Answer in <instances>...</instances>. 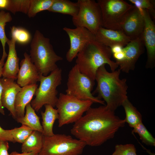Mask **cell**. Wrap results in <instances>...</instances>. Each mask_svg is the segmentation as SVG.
<instances>
[{
	"instance_id": "31",
	"label": "cell",
	"mask_w": 155,
	"mask_h": 155,
	"mask_svg": "<svg viewBox=\"0 0 155 155\" xmlns=\"http://www.w3.org/2000/svg\"><path fill=\"white\" fill-rule=\"evenodd\" d=\"M136 7L142 11L143 9L148 10L155 18V1L152 0H129Z\"/></svg>"
},
{
	"instance_id": "24",
	"label": "cell",
	"mask_w": 155,
	"mask_h": 155,
	"mask_svg": "<svg viewBox=\"0 0 155 155\" xmlns=\"http://www.w3.org/2000/svg\"><path fill=\"white\" fill-rule=\"evenodd\" d=\"M124 109L126 117L125 119L129 126L134 128L142 122V116L140 112L132 104L128 98L125 100L122 104Z\"/></svg>"
},
{
	"instance_id": "9",
	"label": "cell",
	"mask_w": 155,
	"mask_h": 155,
	"mask_svg": "<svg viewBox=\"0 0 155 155\" xmlns=\"http://www.w3.org/2000/svg\"><path fill=\"white\" fill-rule=\"evenodd\" d=\"M94 81L81 73L75 65L69 72L66 94L81 100H90L93 103L104 104V102L94 96L91 91Z\"/></svg>"
},
{
	"instance_id": "35",
	"label": "cell",
	"mask_w": 155,
	"mask_h": 155,
	"mask_svg": "<svg viewBox=\"0 0 155 155\" xmlns=\"http://www.w3.org/2000/svg\"><path fill=\"white\" fill-rule=\"evenodd\" d=\"M114 58L116 60V62H119L122 61L125 57L124 52L123 51L120 52L113 54Z\"/></svg>"
},
{
	"instance_id": "29",
	"label": "cell",
	"mask_w": 155,
	"mask_h": 155,
	"mask_svg": "<svg viewBox=\"0 0 155 155\" xmlns=\"http://www.w3.org/2000/svg\"><path fill=\"white\" fill-rule=\"evenodd\" d=\"M11 135L15 142L22 144L33 131L28 127L24 125L19 127L10 130Z\"/></svg>"
},
{
	"instance_id": "23",
	"label": "cell",
	"mask_w": 155,
	"mask_h": 155,
	"mask_svg": "<svg viewBox=\"0 0 155 155\" xmlns=\"http://www.w3.org/2000/svg\"><path fill=\"white\" fill-rule=\"evenodd\" d=\"M43 137L42 133L33 131L22 143L21 148L22 152L36 151L39 153L42 146Z\"/></svg>"
},
{
	"instance_id": "38",
	"label": "cell",
	"mask_w": 155,
	"mask_h": 155,
	"mask_svg": "<svg viewBox=\"0 0 155 155\" xmlns=\"http://www.w3.org/2000/svg\"><path fill=\"white\" fill-rule=\"evenodd\" d=\"M2 86L1 80V78H0V113L3 115H5V111L4 110L3 107V106L1 102V98L2 91Z\"/></svg>"
},
{
	"instance_id": "25",
	"label": "cell",
	"mask_w": 155,
	"mask_h": 155,
	"mask_svg": "<svg viewBox=\"0 0 155 155\" xmlns=\"http://www.w3.org/2000/svg\"><path fill=\"white\" fill-rule=\"evenodd\" d=\"M55 0H31L30 7L27 14L30 18H33L38 12L48 10Z\"/></svg>"
},
{
	"instance_id": "16",
	"label": "cell",
	"mask_w": 155,
	"mask_h": 155,
	"mask_svg": "<svg viewBox=\"0 0 155 155\" xmlns=\"http://www.w3.org/2000/svg\"><path fill=\"white\" fill-rule=\"evenodd\" d=\"M15 80L11 78H1L3 88L1 102L3 106L9 111L10 115L16 120L17 116L14 107L15 101L17 94L22 90V87Z\"/></svg>"
},
{
	"instance_id": "36",
	"label": "cell",
	"mask_w": 155,
	"mask_h": 155,
	"mask_svg": "<svg viewBox=\"0 0 155 155\" xmlns=\"http://www.w3.org/2000/svg\"><path fill=\"white\" fill-rule=\"evenodd\" d=\"M123 47L119 45H114L110 48L112 54L118 53L123 51Z\"/></svg>"
},
{
	"instance_id": "3",
	"label": "cell",
	"mask_w": 155,
	"mask_h": 155,
	"mask_svg": "<svg viewBox=\"0 0 155 155\" xmlns=\"http://www.w3.org/2000/svg\"><path fill=\"white\" fill-rule=\"evenodd\" d=\"M112 54L109 47L93 40L78 54L75 65L81 73L94 81L96 72L102 65H108L111 71L119 67L116 62L111 59Z\"/></svg>"
},
{
	"instance_id": "18",
	"label": "cell",
	"mask_w": 155,
	"mask_h": 155,
	"mask_svg": "<svg viewBox=\"0 0 155 155\" xmlns=\"http://www.w3.org/2000/svg\"><path fill=\"white\" fill-rule=\"evenodd\" d=\"M16 41L11 38L9 39L7 43L9 47V52L6 61L4 63L3 69L2 76L5 78L16 80L19 69V59L16 49Z\"/></svg>"
},
{
	"instance_id": "11",
	"label": "cell",
	"mask_w": 155,
	"mask_h": 155,
	"mask_svg": "<svg viewBox=\"0 0 155 155\" xmlns=\"http://www.w3.org/2000/svg\"><path fill=\"white\" fill-rule=\"evenodd\" d=\"M63 30L69 37L70 48L66 55L67 60L72 62L78 53L90 41L96 39L94 34L87 29L80 27L75 28L64 27Z\"/></svg>"
},
{
	"instance_id": "17",
	"label": "cell",
	"mask_w": 155,
	"mask_h": 155,
	"mask_svg": "<svg viewBox=\"0 0 155 155\" xmlns=\"http://www.w3.org/2000/svg\"><path fill=\"white\" fill-rule=\"evenodd\" d=\"M96 40L101 44L110 48L115 45L123 47L131 40L121 30H115L100 27L95 35Z\"/></svg>"
},
{
	"instance_id": "40",
	"label": "cell",
	"mask_w": 155,
	"mask_h": 155,
	"mask_svg": "<svg viewBox=\"0 0 155 155\" xmlns=\"http://www.w3.org/2000/svg\"><path fill=\"white\" fill-rule=\"evenodd\" d=\"M9 2V0H0V8L6 9Z\"/></svg>"
},
{
	"instance_id": "20",
	"label": "cell",
	"mask_w": 155,
	"mask_h": 155,
	"mask_svg": "<svg viewBox=\"0 0 155 155\" xmlns=\"http://www.w3.org/2000/svg\"><path fill=\"white\" fill-rule=\"evenodd\" d=\"M44 106V111L41 112L43 129L42 134L44 136H51L55 134L53 127L55 120L58 119V114L57 109L52 106L46 104Z\"/></svg>"
},
{
	"instance_id": "4",
	"label": "cell",
	"mask_w": 155,
	"mask_h": 155,
	"mask_svg": "<svg viewBox=\"0 0 155 155\" xmlns=\"http://www.w3.org/2000/svg\"><path fill=\"white\" fill-rule=\"evenodd\" d=\"M30 56L40 74L46 76L58 67L57 62L63 58L54 50L50 39L38 30L34 33L30 45Z\"/></svg>"
},
{
	"instance_id": "8",
	"label": "cell",
	"mask_w": 155,
	"mask_h": 155,
	"mask_svg": "<svg viewBox=\"0 0 155 155\" xmlns=\"http://www.w3.org/2000/svg\"><path fill=\"white\" fill-rule=\"evenodd\" d=\"M102 17V26L121 30V26L133 5L123 0H98Z\"/></svg>"
},
{
	"instance_id": "13",
	"label": "cell",
	"mask_w": 155,
	"mask_h": 155,
	"mask_svg": "<svg viewBox=\"0 0 155 155\" xmlns=\"http://www.w3.org/2000/svg\"><path fill=\"white\" fill-rule=\"evenodd\" d=\"M144 26L142 11L133 5L121 26V30L131 40L141 37Z\"/></svg>"
},
{
	"instance_id": "32",
	"label": "cell",
	"mask_w": 155,
	"mask_h": 155,
	"mask_svg": "<svg viewBox=\"0 0 155 155\" xmlns=\"http://www.w3.org/2000/svg\"><path fill=\"white\" fill-rule=\"evenodd\" d=\"M111 155H137L134 145L129 144H117L115 150Z\"/></svg>"
},
{
	"instance_id": "26",
	"label": "cell",
	"mask_w": 155,
	"mask_h": 155,
	"mask_svg": "<svg viewBox=\"0 0 155 155\" xmlns=\"http://www.w3.org/2000/svg\"><path fill=\"white\" fill-rule=\"evenodd\" d=\"M12 18L10 13L3 10L0 11V41L3 50L2 55L7 56L5 46L9 39L7 37L5 32V27L7 23L11 22Z\"/></svg>"
},
{
	"instance_id": "10",
	"label": "cell",
	"mask_w": 155,
	"mask_h": 155,
	"mask_svg": "<svg viewBox=\"0 0 155 155\" xmlns=\"http://www.w3.org/2000/svg\"><path fill=\"white\" fill-rule=\"evenodd\" d=\"M79 11L72 17L73 25L85 28L95 35L102 26L101 10L97 2L94 0H78Z\"/></svg>"
},
{
	"instance_id": "5",
	"label": "cell",
	"mask_w": 155,
	"mask_h": 155,
	"mask_svg": "<svg viewBox=\"0 0 155 155\" xmlns=\"http://www.w3.org/2000/svg\"><path fill=\"white\" fill-rule=\"evenodd\" d=\"M86 145L85 142L69 135H43L42 147L38 155H80Z\"/></svg>"
},
{
	"instance_id": "19",
	"label": "cell",
	"mask_w": 155,
	"mask_h": 155,
	"mask_svg": "<svg viewBox=\"0 0 155 155\" xmlns=\"http://www.w3.org/2000/svg\"><path fill=\"white\" fill-rule=\"evenodd\" d=\"M38 87L36 84L24 86L17 94L14 103L17 116L16 120L24 116L26 106L30 102Z\"/></svg>"
},
{
	"instance_id": "28",
	"label": "cell",
	"mask_w": 155,
	"mask_h": 155,
	"mask_svg": "<svg viewBox=\"0 0 155 155\" xmlns=\"http://www.w3.org/2000/svg\"><path fill=\"white\" fill-rule=\"evenodd\" d=\"M30 2L31 0H9L6 9L14 14L17 12L27 14Z\"/></svg>"
},
{
	"instance_id": "21",
	"label": "cell",
	"mask_w": 155,
	"mask_h": 155,
	"mask_svg": "<svg viewBox=\"0 0 155 155\" xmlns=\"http://www.w3.org/2000/svg\"><path fill=\"white\" fill-rule=\"evenodd\" d=\"M79 9V6L77 2H73L69 0H55L48 11L69 15L73 17L77 15Z\"/></svg>"
},
{
	"instance_id": "12",
	"label": "cell",
	"mask_w": 155,
	"mask_h": 155,
	"mask_svg": "<svg viewBox=\"0 0 155 155\" xmlns=\"http://www.w3.org/2000/svg\"><path fill=\"white\" fill-rule=\"evenodd\" d=\"M142 11L144 20V26L141 38L147 51L146 67L152 68L155 64V25L148 10L143 9Z\"/></svg>"
},
{
	"instance_id": "22",
	"label": "cell",
	"mask_w": 155,
	"mask_h": 155,
	"mask_svg": "<svg viewBox=\"0 0 155 155\" xmlns=\"http://www.w3.org/2000/svg\"><path fill=\"white\" fill-rule=\"evenodd\" d=\"M26 111L24 116L22 118L17 119L16 121L22 125L27 126L33 131L42 133V128L40 121V117L37 115L35 111L31 106L30 102L26 107Z\"/></svg>"
},
{
	"instance_id": "2",
	"label": "cell",
	"mask_w": 155,
	"mask_h": 155,
	"mask_svg": "<svg viewBox=\"0 0 155 155\" xmlns=\"http://www.w3.org/2000/svg\"><path fill=\"white\" fill-rule=\"evenodd\" d=\"M105 65L99 67L96 72L95 80L97 85L92 94H97V97L106 102V107L115 112L128 98L127 79L120 78L121 71L119 69L109 72Z\"/></svg>"
},
{
	"instance_id": "15",
	"label": "cell",
	"mask_w": 155,
	"mask_h": 155,
	"mask_svg": "<svg viewBox=\"0 0 155 155\" xmlns=\"http://www.w3.org/2000/svg\"><path fill=\"white\" fill-rule=\"evenodd\" d=\"M20 63L17 77V83L21 87L36 84L40 74L31 61L30 55L25 52Z\"/></svg>"
},
{
	"instance_id": "30",
	"label": "cell",
	"mask_w": 155,
	"mask_h": 155,
	"mask_svg": "<svg viewBox=\"0 0 155 155\" xmlns=\"http://www.w3.org/2000/svg\"><path fill=\"white\" fill-rule=\"evenodd\" d=\"M11 30V38H13L16 42L21 44H25L30 40V34L26 30L15 26H12Z\"/></svg>"
},
{
	"instance_id": "14",
	"label": "cell",
	"mask_w": 155,
	"mask_h": 155,
	"mask_svg": "<svg viewBox=\"0 0 155 155\" xmlns=\"http://www.w3.org/2000/svg\"><path fill=\"white\" fill-rule=\"evenodd\" d=\"M144 47L141 37L131 40L123 47V59L121 61H115L119 66L121 71L127 73L130 70H134L137 61L144 52Z\"/></svg>"
},
{
	"instance_id": "27",
	"label": "cell",
	"mask_w": 155,
	"mask_h": 155,
	"mask_svg": "<svg viewBox=\"0 0 155 155\" xmlns=\"http://www.w3.org/2000/svg\"><path fill=\"white\" fill-rule=\"evenodd\" d=\"M132 132L137 133L142 142L148 146H155V139L142 122L133 128Z\"/></svg>"
},
{
	"instance_id": "37",
	"label": "cell",
	"mask_w": 155,
	"mask_h": 155,
	"mask_svg": "<svg viewBox=\"0 0 155 155\" xmlns=\"http://www.w3.org/2000/svg\"><path fill=\"white\" fill-rule=\"evenodd\" d=\"M39 152H22L19 153L16 151L11 152L9 155H38Z\"/></svg>"
},
{
	"instance_id": "39",
	"label": "cell",
	"mask_w": 155,
	"mask_h": 155,
	"mask_svg": "<svg viewBox=\"0 0 155 155\" xmlns=\"http://www.w3.org/2000/svg\"><path fill=\"white\" fill-rule=\"evenodd\" d=\"M6 57V56H2V57L0 60V78L2 76L3 69L4 64V60Z\"/></svg>"
},
{
	"instance_id": "7",
	"label": "cell",
	"mask_w": 155,
	"mask_h": 155,
	"mask_svg": "<svg viewBox=\"0 0 155 155\" xmlns=\"http://www.w3.org/2000/svg\"><path fill=\"white\" fill-rule=\"evenodd\" d=\"M93 103L90 100H81L60 93L55 106L59 115L58 127L75 122Z\"/></svg>"
},
{
	"instance_id": "34",
	"label": "cell",
	"mask_w": 155,
	"mask_h": 155,
	"mask_svg": "<svg viewBox=\"0 0 155 155\" xmlns=\"http://www.w3.org/2000/svg\"><path fill=\"white\" fill-rule=\"evenodd\" d=\"M8 142L0 140V155H9Z\"/></svg>"
},
{
	"instance_id": "1",
	"label": "cell",
	"mask_w": 155,
	"mask_h": 155,
	"mask_svg": "<svg viewBox=\"0 0 155 155\" xmlns=\"http://www.w3.org/2000/svg\"><path fill=\"white\" fill-rule=\"evenodd\" d=\"M124 119L115 115L106 106L90 107L85 115L74 123L71 133L77 139L91 146H100L114 137Z\"/></svg>"
},
{
	"instance_id": "33",
	"label": "cell",
	"mask_w": 155,
	"mask_h": 155,
	"mask_svg": "<svg viewBox=\"0 0 155 155\" xmlns=\"http://www.w3.org/2000/svg\"><path fill=\"white\" fill-rule=\"evenodd\" d=\"M0 140L15 143L10 133V130H5L0 126Z\"/></svg>"
},
{
	"instance_id": "6",
	"label": "cell",
	"mask_w": 155,
	"mask_h": 155,
	"mask_svg": "<svg viewBox=\"0 0 155 155\" xmlns=\"http://www.w3.org/2000/svg\"><path fill=\"white\" fill-rule=\"evenodd\" d=\"M62 71L58 67L46 76L40 75L39 86L36 90L35 97L31 101V105L34 110L38 112L46 104L55 106L58 99L57 87L61 84Z\"/></svg>"
}]
</instances>
